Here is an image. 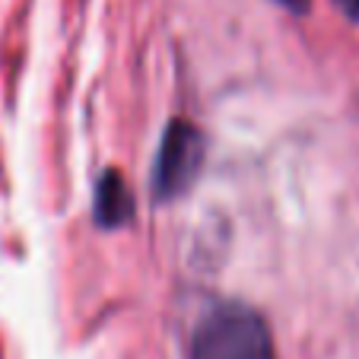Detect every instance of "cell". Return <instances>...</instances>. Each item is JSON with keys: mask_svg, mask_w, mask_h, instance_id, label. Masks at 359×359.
<instances>
[{"mask_svg": "<svg viewBox=\"0 0 359 359\" xmlns=\"http://www.w3.org/2000/svg\"><path fill=\"white\" fill-rule=\"evenodd\" d=\"M191 359H277V353L271 327L255 309L223 302L194 327Z\"/></svg>", "mask_w": 359, "mask_h": 359, "instance_id": "6da1fadb", "label": "cell"}, {"mask_svg": "<svg viewBox=\"0 0 359 359\" xmlns=\"http://www.w3.org/2000/svg\"><path fill=\"white\" fill-rule=\"evenodd\" d=\"M203 165V134L197 124L184 118H172L165 124L156 147V163L149 172V188L156 203H172L182 194H188L191 184L197 182Z\"/></svg>", "mask_w": 359, "mask_h": 359, "instance_id": "7a4b0ae2", "label": "cell"}, {"mask_svg": "<svg viewBox=\"0 0 359 359\" xmlns=\"http://www.w3.org/2000/svg\"><path fill=\"white\" fill-rule=\"evenodd\" d=\"M134 219V194L118 169H105L93 191V223L111 232Z\"/></svg>", "mask_w": 359, "mask_h": 359, "instance_id": "3957f363", "label": "cell"}, {"mask_svg": "<svg viewBox=\"0 0 359 359\" xmlns=\"http://www.w3.org/2000/svg\"><path fill=\"white\" fill-rule=\"evenodd\" d=\"M334 7H337L350 22L359 26V0H334Z\"/></svg>", "mask_w": 359, "mask_h": 359, "instance_id": "277c9868", "label": "cell"}, {"mask_svg": "<svg viewBox=\"0 0 359 359\" xmlns=\"http://www.w3.org/2000/svg\"><path fill=\"white\" fill-rule=\"evenodd\" d=\"M273 4L290 10V13H309V7H312V0H273Z\"/></svg>", "mask_w": 359, "mask_h": 359, "instance_id": "5b68a950", "label": "cell"}]
</instances>
